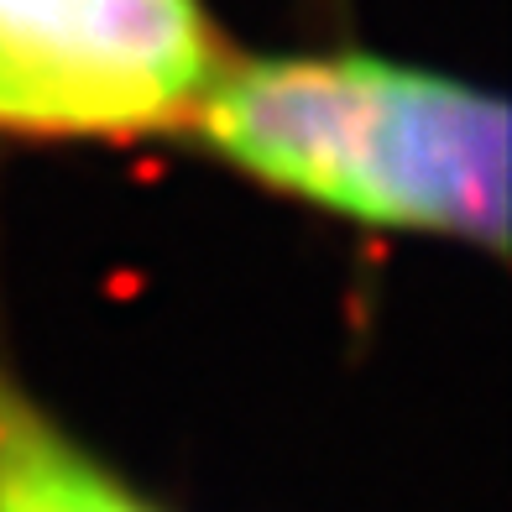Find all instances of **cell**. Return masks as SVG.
<instances>
[{
    "label": "cell",
    "instance_id": "3",
    "mask_svg": "<svg viewBox=\"0 0 512 512\" xmlns=\"http://www.w3.org/2000/svg\"><path fill=\"white\" fill-rule=\"evenodd\" d=\"M0 512H168L100 460L0 351Z\"/></svg>",
    "mask_w": 512,
    "mask_h": 512
},
{
    "label": "cell",
    "instance_id": "2",
    "mask_svg": "<svg viewBox=\"0 0 512 512\" xmlns=\"http://www.w3.org/2000/svg\"><path fill=\"white\" fill-rule=\"evenodd\" d=\"M225 58L204 0H0V142L189 136Z\"/></svg>",
    "mask_w": 512,
    "mask_h": 512
},
{
    "label": "cell",
    "instance_id": "1",
    "mask_svg": "<svg viewBox=\"0 0 512 512\" xmlns=\"http://www.w3.org/2000/svg\"><path fill=\"white\" fill-rule=\"evenodd\" d=\"M189 136L251 189L340 225L507 251V105L439 68L230 48Z\"/></svg>",
    "mask_w": 512,
    "mask_h": 512
}]
</instances>
